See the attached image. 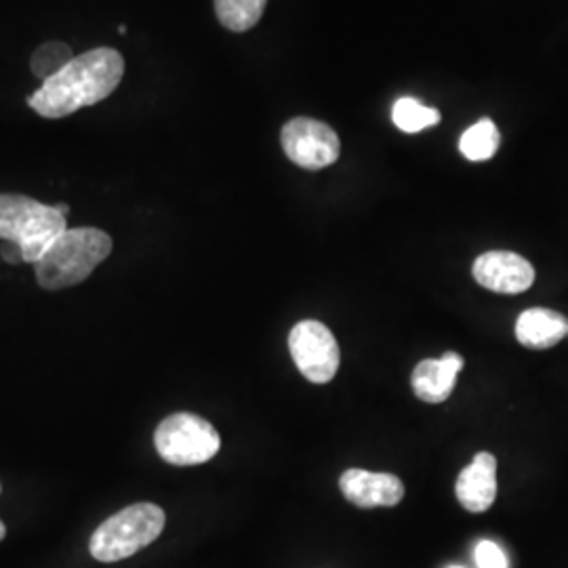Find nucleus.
Segmentation results:
<instances>
[{"mask_svg":"<svg viewBox=\"0 0 568 568\" xmlns=\"http://www.w3.org/2000/svg\"><path fill=\"white\" fill-rule=\"evenodd\" d=\"M154 447L161 459L171 466H201L220 453L222 438L203 417L175 413L156 427Z\"/></svg>","mask_w":568,"mask_h":568,"instance_id":"obj_5","label":"nucleus"},{"mask_svg":"<svg viewBox=\"0 0 568 568\" xmlns=\"http://www.w3.org/2000/svg\"><path fill=\"white\" fill-rule=\"evenodd\" d=\"M464 358L457 352H447L440 358H426L415 366L410 375V386L419 400L427 405H440L448 400L457 382Z\"/></svg>","mask_w":568,"mask_h":568,"instance_id":"obj_11","label":"nucleus"},{"mask_svg":"<svg viewBox=\"0 0 568 568\" xmlns=\"http://www.w3.org/2000/svg\"><path fill=\"white\" fill-rule=\"evenodd\" d=\"M7 537V527H4V523L0 520V541Z\"/></svg>","mask_w":568,"mask_h":568,"instance_id":"obj_20","label":"nucleus"},{"mask_svg":"<svg viewBox=\"0 0 568 568\" xmlns=\"http://www.w3.org/2000/svg\"><path fill=\"white\" fill-rule=\"evenodd\" d=\"M112 253V239L100 227L65 230L34 264L44 291H61L81 284Z\"/></svg>","mask_w":568,"mask_h":568,"instance_id":"obj_2","label":"nucleus"},{"mask_svg":"<svg viewBox=\"0 0 568 568\" xmlns=\"http://www.w3.org/2000/svg\"><path fill=\"white\" fill-rule=\"evenodd\" d=\"M339 488L345 499L356 508H394L405 497V485L398 476L386 471L345 469L339 478Z\"/></svg>","mask_w":568,"mask_h":568,"instance_id":"obj_9","label":"nucleus"},{"mask_svg":"<svg viewBox=\"0 0 568 568\" xmlns=\"http://www.w3.org/2000/svg\"><path fill=\"white\" fill-rule=\"evenodd\" d=\"M65 230V217L55 204H42L23 194H0V241L20 244L26 264L41 262Z\"/></svg>","mask_w":568,"mask_h":568,"instance_id":"obj_3","label":"nucleus"},{"mask_svg":"<svg viewBox=\"0 0 568 568\" xmlns=\"http://www.w3.org/2000/svg\"><path fill=\"white\" fill-rule=\"evenodd\" d=\"M448 568H464V567H448Z\"/></svg>","mask_w":568,"mask_h":568,"instance_id":"obj_21","label":"nucleus"},{"mask_svg":"<svg viewBox=\"0 0 568 568\" xmlns=\"http://www.w3.org/2000/svg\"><path fill=\"white\" fill-rule=\"evenodd\" d=\"M392 121L405 133H419L440 122V112L415 98H400L392 108Z\"/></svg>","mask_w":568,"mask_h":568,"instance_id":"obj_15","label":"nucleus"},{"mask_svg":"<svg viewBox=\"0 0 568 568\" xmlns=\"http://www.w3.org/2000/svg\"><path fill=\"white\" fill-rule=\"evenodd\" d=\"M288 349L300 373L312 384H328L339 371L342 354L337 339L318 321H302L293 326Z\"/></svg>","mask_w":568,"mask_h":568,"instance_id":"obj_6","label":"nucleus"},{"mask_svg":"<svg viewBox=\"0 0 568 568\" xmlns=\"http://www.w3.org/2000/svg\"><path fill=\"white\" fill-rule=\"evenodd\" d=\"M501 143V135L497 124L490 119H483L469 126L459 140V150L471 163H483L497 154Z\"/></svg>","mask_w":568,"mask_h":568,"instance_id":"obj_13","label":"nucleus"},{"mask_svg":"<svg viewBox=\"0 0 568 568\" xmlns=\"http://www.w3.org/2000/svg\"><path fill=\"white\" fill-rule=\"evenodd\" d=\"M124 60L116 49L100 47L70 61L58 77L42 82L28 105L42 119H65L81 108L103 102L116 91Z\"/></svg>","mask_w":568,"mask_h":568,"instance_id":"obj_1","label":"nucleus"},{"mask_svg":"<svg viewBox=\"0 0 568 568\" xmlns=\"http://www.w3.org/2000/svg\"><path fill=\"white\" fill-rule=\"evenodd\" d=\"M267 0H215L220 23L230 32H246L264 16Z\"/></svg>","mask_w":568,"mask_h":568,"instance_id":"obj_14","label":"nucleus"},{"mask_svg":"<svg viewBox=\"0 0 568 568\" xmlns=\"http://www.w3.org/2000/svg\"><path fill=\"white\" fill-rule=\"evenodd\" d=\"M281 143L288 161L310 171L331 166L342 152L339 135L326 122L307 116H297L286 122L281 133Z\"/></svg>","mask_w":568,"mask_h":568,"instance_id":"obj_7","label":"nucleus"},{"mask_svg":"<svg viewBox=\"0 0 568 568\" xmlns=\"http://www.w3.org/2000/svg\"><path fill=\"white\" fill-rule=\"evenodd\" d=\"M457 501L471 514L487 511L497 497V459L490 453H478L462 469L455 483Z\"/></svg>","mask_w":568,"mask_h":568,"instance_id":"obj_10","label":"nucleus"},{"mask_svg":"<svg viewBox=\"0 0 568 568\" xmlns=\"http://www.w3.org/2000/svg\"><path fill=\"white\" fill-rule=\"evenodd\" d=\"M72 60H74V55L68 44L55 41L44 42L34 51V55L30 60V68L37 79L47 82L49 79L58 77Z\"/></svg>","mask_w":568,"mask_h":568,"instance_id":"obj_16","label":"nucleus"},{"mask_svg":"<svg viewBox=\"0 0 568 568\" xmlns=\"http://www.w3.org/2000/svg\"><path fill=\"white\" fill-rule=\"evenodd\" d=\"M166 525L163 508L133 504L103 520L91 535L89 551L100 562H121L154 544Z\"/></svg>","mask_w":568,"mask_h":568,"instance_id":"obj_4","label":"nucleus"},{"mask_svg":"<svg viewBox=\"0 0 568 568\" xmlns=\"http://www.w3.org/2000/svg\"><path fill=\"white\" fill-rule=\"evenodd\" d=\"M0 490H2V487H0Z\"/></svg>","mask_w":568,"mask_h":568,"instance_id":"obj_22","label":"nucleus"},{"mask_svg":"<svg viewBox=\"0 0 568 568\" xmlns=\"http://www.w3.org/2000/svg\"><path fill=\"white\" fill-rule=\"evenodd\" d=\"M478 568H508V558L504 549L493 541H480L474 551Z\"/></svg>","mask_w":568,"mask_h":568,"instance_id":"obj_17","label":"nucleus"},{"mask_svg":"<svg viewBox=\"0 0 568 568\" xmlns=\"http://www.w3.org/2000/svg\"><path fill=\"white\" fill-rule=\"evenodd\" d=\"M567 335V316L548 307L527 310L516 323V339L530 349H548L560 344Z\"/></svg>","mask_w":568,"mask_h":568,"instance_id":"obj_12","label":"nucleus"},{"mask_svg":"<svg viewBox=\"0 0 568 568\" xmlns=\"http://www.w3.org/2000/svg\"><path fill=\"white\" fill-rule=\"evenodd\" d=\"M0 255H2V260H4L7 264H26V262H23V251H21L20 244L4 241V244L0 246Z\"/></svg>","mask_w":568,"mask_h":568,"instance_id":"obj_18","label":"nucleus"},{"mask_svg":"<svg viewBox=\"0 0 568 568\" xmlns=\"http://www.w3.org/2000/svg\"><path fill=\"white\" fill-rule=\"evenodd\" d=\"M471 274L480 286L504 295L525 293L535 283V267L511 251L483 253L471 265Z\"/></svg>","mask_w":568,"mask_h":568,"instance_id":"obj_8","label":"nucleus"},{"mask_svg":"<svg viewBox=\"0 0 568 568\" xmlns=\"http://www.w3.org/2000/svg\"><path fill=\"white\" fill-rule=\"evenodd\" d=\"M55 209H58V211H60L61 215H63V217H65V215H68V213H70V206H68V204H55Z\"/></svg>","mask_w":568,"mask_h":568,"instance_id":"obj_19","label":"nucleus"}]
</instances>
